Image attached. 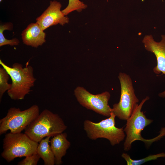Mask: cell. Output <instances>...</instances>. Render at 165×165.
<instances>
[{
	"mask_svg": "<svg viewBox=\"0 0 165 165\" xmlns=\"http://www.w3.org/2000/svg\"><path fill=\"white\" fill-rule=\"evenodd\" d=\"M149 99L148 96L143 99L134 110L130 117L127 120L126 126L124 129L126 136L123 144L124 150L126 151L130 150L132 143L136 141L144 142L147 146L160 140L165 136V127L161 128L159 134L151 139L144 138L141 135V131L153 121L152 119L147 118L144 113L141 111L145 102Z\"/></svg>",
	"mask_w": 165,
	"mask_h": 165,
	"instance_id": "cell-1",
	"label": "cell"
},
{
	"mask_svg": "<svg viewBox=\"0 0 165 165\" xmlns=\"http://www.w3.org/2000/svg\"><path fill=\"white\" fill-rule=\"evenodd\" d=\"M67 128L58 114L45 109L25 128L24 133L38 143L45 137L63 133Z\"/></svg>",
	"mask_w": 165,
	"mask_h": 165,
	"instance_id": "cell-2",
	"label": "cell"
},
{
	"mask_svg": "<svg viewBox=\"0 0 165 165\" xmlns=\"http://www.w3.org/2000/svg\"><path fill=\"white\" fill-rule=\"evenodd\" d=\"M0 64L5 68L11 77L12 83L10 89L7 92L12 100H22L31 91V88L34 85L36 79L34 75L33 68L29 65L28 62L26 66L16 63L10 67L0 60Z\"/></svg>",
	"mask_w": 165,
	"mask_h": 165,
	"instance_id": "cell-3",
	"label": "cell"
},
{
	"mask_svg": "<svg viewBox=\"0 0 165 165\" xmlns=\"http://www.w3.org/2000/svg\"><path fill=\"white\" fill-rule=\"evenodd\" d=\"M116 117L112 112L109 117L98 123L85 120L83 128L87 137L92 140L106 139L113 146L119 144L124 140L126 134L123 127L119 128L116 126Z\"/></svg>",
	"mask_w": 165,
	"mask_h": 165,
	"instance_id": "cell-4",
	"label": "cell"
},
{
	"mask_svg": "<svg viewBox=\"0 0 165 165\" xmlns=\"http://www.w3.org/2000/svg\"><path fill=\"white\" fill-rule=\"evenodd\" d=\"M38 143L21 133L6 134L3 139L1 156L8 162L17 157H26L37 153Z\"/></svg>",
	"mask_w": 165,
	"mask_h": 165,
	"instance_id": "cell-5",
	"label": "cell"
},
{
	"mask_svg": "<svg viewBox=\"0 0 165 165\" xmlns=\"http://www.w3.org/2000/svg\"><path fill=\"white\" fill-rule=\"evenodd\" d=\"M39 111V107L36 105L23 111L10 108L6 115L0 120V135L9 130L12 133H21L37 117Z\"/></svg>",
	"mask_w": 165,
	"mask_h": 165,
	"instance_id": "cell-6",
	"label": "cell"
},
{
	"mask_svg": "<svg viewBox=\"0 0 165 165\" xmlns=\"http://www.w3.org/2000/svg\"><path fill=\"white\" fill-rule=\"evenodd\" d=\"M118 78L121 87L120 97L119 102L113 105L112 112L120 119L127 120L139 101L135 94L130 76L126 73L120 72Z\"/></svg>",
	"mask_w": 165,
	"mask_h": 165,
	"instance_id": "cell-7",
	"label": "cell"
},
{
	"mask_svg": "<svg viewBox=\"0 0 165 165\" xmlns=\"http://www.w3.org/2000/svg\"><path fill=\"white\" fill-rule=\"evenodd\" d=\"M74 94L79 104L88 109L108 117L112 112V108L108 104L111 96L108 92L93 94L83 87L78 86L75 90Z\"/></svg>",
	"mask_w": 165,
	"mask_h": 165,
	"instance_id": "cell-8",
	"label": "cell"
},
{
	"mask_svg": "<svg viewBox=\"0 0 165 165\" xmlns=\"http://www.w3.org/2000/svg\"><path fill=\"white\" fill-rule=\"evenodd\" d=\"M61 5L56 1H50V5L42 14L36 19V23L43 30L58 24L63 25L69 22V18L61 11Z\"/></svg>",
	"mask_w": 165,
	"mask_h": 165,
	"instance_id": "cell-9",
	"label": "cell"
},
{
	"mask_svg": "<svg viewBox=\"0 0 165 165\" xmlns=\"http://www.w3.org/2000/svg\"><path fill=\"white\" fill-rule=\"evenodd\" d=\"M161 40L155 41L151 35H145L142 40L145 49L155 56L157 64L153 69L156 74L161 73L165 75V35H161Z\"/></svg>",
	"mask_w": 165,
	"mask_h": 165,
	"instance_id": "cell-10",
	"label": "cell"
},
{
	"mask_svg": "<svg viewBox=\"0 0 165 165\" xmlns=\"http://www.w3.org/2000/svg\"><path fill=\"white\" fill-rule=\"evenodd\" d=\"M36 23L30 24L22 32L21 35L25 45L37 48L45 42L46 34Z\"/></svg>",
	"mask_w": 165,
	"mask_h": 165,
	"instance_id": "cell-11",
	"label": "cell"
},
{
	"mask_svg": "<svg viewBox=\"0 0 165 165\" xmlns=\"http://www.w3.org/2000/svg\"><path fill=\"white\" fill-rule=\"evenodd\" d=\"M67 134L62 133L53 136L51 139L50 147L55 158V164L60 165L62 163V158L65 155L67 150L71 145L67 139Z\"/></svg>",
	"mask_w": 165,
	"mask_h": 165,
	"instance_id": "cell-12",
	"label": "cell"
},
{
	"mask_svg": "<svg viewBox=\"0 0 165 165\" xmlns=\"http://www.w3.org/2000/svg\"><path fill=\"white\" fill-rule=\"evenodd\" d=\"M51 136L42 139L38 144L37 153L43 160L45 165H54L55 164L54 155L49 144Z\"/></svg>",
	"mask_w": 165,
	"mask_h": 165,
	"instance_id": "cell-13",
	"label": "cell"
},
{
	"mask_svg": "<svg viewBox=\"0 0 165 165\" xmlns=\"http://www.w3.org/2000/svg\"><path fill=\"white\" fill-rule=\"evenodd\" d=\"M122 157L124 159L127 165H140L148 161L155 160L160 157H165V153L162 152L156 154H151L141 159L134 160L131 159L128 154L123 153Z\"/></svg>",
	"mask_w": 165,
	"mask_h": 165,
	"instance_id": "cell-14",
	"label": "cell"
},
{
	"mask_svg": "<svg viewBox=\"0 0 165 165\" xmlns=\"http://www.w3.org/2000/svg\"><path fill=\"white\" fill-rule=\"evenodd\" d=\"M10 76L6 69L3 67L0 68V100L6 91L11 88L12 84H9L8 81Z\"/></svg>",
	"mask_w": 165,
	"mask_h": 165,
	"instance_id": "cell-15",
	"label": "cell"
},
{
	"mask_svg": "<svg viewBox=\"0 0 165 165\" xmlns=\"http://www.w3.org/2000/svg\"><path fill=\"white\" fill-rule=\"evenodd\" d=\"M13 28V25L11 23H8L0 26V46L5 45H9L11 46L17 45L19 43V40L17 38H14L11 40L6 38L3 34L5 30H11Z\"/></svg>",
	"mask_w": 165,
	"mask_h": 165,
	"instance_id": "cell-16",
	"label": "cell"
},
{
	"mask_svg": "<svg viewBox=\"0 0 165 165\" xmlns=\"http://www.w3.org/2000/svg\"><path fill=\"white\" fill-rule=\"evenodd\" d=\"M87 7V5L79 0H69L68 6L62 11L64 14L66 16L75 10L80 12Z\"/></svg>",
	"mask_w": 165,
	"mask_h": 165,
	"instance_id": "cell-17",
	"label": "cell"
},
{
	"mask_svg": "<svg viewBox=\"0 0 165 165\" xmlns=\"http://www.w3.org/2000/svg\"><path fill=\"white\" fill-rule=\"evenodd\" d=\"M41 158L36 153L25 157V158L19 162L18 165H36Z\"/></svg>",
	"mask_w": 165,
	"mask_h": 165,
	"instance_id": "cell-18",
	"label": "cell"
},
{
	"mask_svg": "<svg viewBox=\"0 0 165 165\" xmlns=\"http://www.w3.org/2000/svg\"><path fill=\"white\" fill-rule=\"evenodd\" d=\"M158 95L160 97L165 98V90L163 91L160 93Z\"/></svg>",
	"mask_w": 165,
	"mask_h": 165,
	"instance_id": "cell-19",
	"label": "cell"
},
{
	"mask_svg": "<svg viewBox=\"0 0 165 165\" xmlns=\"http://www.w3.org/2000/svg\"><path fill=\"white\" fill-rule=\"evenodd\" d=\"M2 0H0V2H1V1H2Z\"/></svg>",
	"mask_w": 165,
	"mask_h": 165,
	"instance_id": "cell-20",
	"label": "cell"
}]
</instances>
